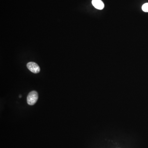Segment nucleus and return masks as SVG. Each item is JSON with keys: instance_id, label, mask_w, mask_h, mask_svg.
Returning a JSON list of instances; mask_svg holds the SVG:
<instances>
[{"instance_id": "obj_1", "label": "nucleus", "mask_w": 148, "mask_h": 148, "mask_svg": "<svg viewBox=\"0 0 148 148\" xmlns=\"http://www.w3.org/2000/svg\"><path fill=\"white\" fill-rule=\"evenodd\" d=\"M38 98V92L32 91L30 92L27 98V102L29 105H33L37 102Z\"/></svg>"}, {"instance_id": "obj_2", "label": "nucleus", "mask_w": 148, "mask_h": 148, "mask_svg": "<svg viewBox=\"0 0 148 148\" xmlns=\"http://www.w3.org/2000/svg\"><path fill=\"white\" fill-rule=\"evenodd\" d=\"M27 67L28 70L33 73H38L40 72V67L36 63L30 62L27 64Z\"/></svg>"}, {"instance_id": "obj_3", "label": "nucleus", "mask_w": 148, "mask_h": 148, "mask_svg": "<svg viewBox=\"0 0 148 148\" xmlns=\"http://www.w3.org/2000/svg\"><path fill=\"white\" fill-rule=\"evenodd\" d=\"M92 3L93 6L98 10H102L104 7V4L101 0H92Z\"/></svg>"}, {"instance_id": "obj_4", "label": "nucleus", "mask_w": 148, "mask_h": 148, "mask_svg": "<svg viewBox=\"0 0 148 148\" xmlns=\"http://www.w3.org/2000/svg\"><path fill=\"white\" fill-rule=\"evenodd\" d=\"M142 10L144 12H148V3L144 4L142 5Z\"/></svg>"}]
</instances>
